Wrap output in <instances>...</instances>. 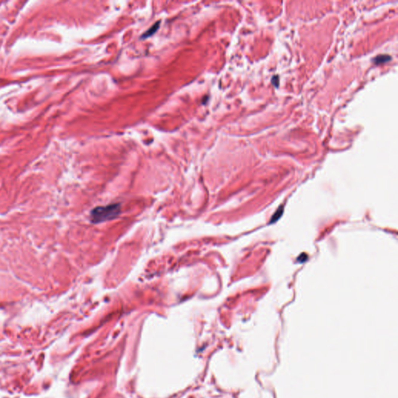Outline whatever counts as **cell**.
Masks as SVG:
<instances>
[{"mask_svg": "<svg viewBox=\"0 0 398 398\" xmlns=\"http://www.w3.org/2000/svg\"><path fill=\"white\" fill-rule=\"evenodd\" d=\"M121 212L120 204H111L95 208L90 213L91 221L94 223L108 221L116 218Z\"/></svg>", "mask_w": 398, "mask_h": 398, "instance_id": "cell-1", "label": "cell"}, {"mask_svg": "<svg viewBox=\"0 0 398 398\" xmlns=\"http://www.w3.org/2000/svg\"><path fill=\"white\" fill-rule=\"evenodd\" d=\"M391 60V57L390 56V55H387V54H381V55H378V56L376 57L373 61L374 64L379 65L386 63V62H389V61Z\"/></svg>", "mask_w": 398, "mask_h": 398, "instance_id": "cell-2", "label": "cell"}, {"mask_svg": "<svg viewBox=\"0 0 398 398\" xmlns=\"http://www.w3.org/2000/svg\"><path fill=\"white\" fill-rule=\"evenodd\" d=\"M159 27V22H157V23H155L153 27H150V28H149V29L148 30V31H147L146 32H145V33L142 35V38H147V37H150V36H152L153 34L156 33V31L158 30Z\"/></svg>", "mask_w": 398, "mask_h": 398, "instance_id": "cell-3", "label": "cell"}]
</instances>
